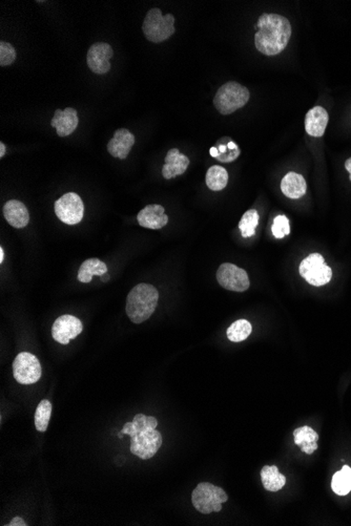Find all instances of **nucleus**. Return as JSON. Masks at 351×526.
Wrapping results in <instances>:
<instances>
[{
	"label": "nucleus",
	"mask_w": 351,
	"mask_h": 526,
	"mask_svg": "<svg viewBox=\"0 0 351 526\" xmlns=\"http://www.w3.org/2000/svg\"><path fill=\"white\" fill-rule=\"evenodd\" d=\"M158 420L153 416L137 414L132 422H126L121 433L131 436L132 454L140 459H151L162 446V435L156 430Z\"/></svg>",
	"instance_id": "f03ea898"
},
{
	"label": "nucleus",
	"mask_w": 351,
	"mask_h": 526,
	"mask_svg": "<svg viewBox=\"0 0 351 526\" xmlns=\"http://www.w3.org/2000/svg\"><path fill=\"white\" fill-rule=\"evenodd\" d=\"M252 324L248 320H239L232 322L226 334L230 342L240 343V342L245 341L246 338L252 334Z\"/></svg>",
	"instance_id": "393cba45"
},
{
	"label": "nucleus",
	"mask_w": 351,
	"mask_h": 526,
	"mask_svg": "<svg viewBox=\"0 0 351 526\" xmlns=\"http://www.w3.org/2000/svg\"><path fill=\"white\" fill-rule=\"evenodd\" d=\"M108 272V266L98 259H88L82 263L78 271V280L82 283H90L93 276H102Z\"/></svg>",
	"instance_id": "4be33fe9"
},
{
	"label": "nucleus",
	"mask_w": 351,
	"mask_h": 526,
	"mask_svg": "<svg viewBox=\"0 0 351 526\" xmlns=\"http://www.w3.org/2000/svg\"><path fill=\"white\" fill-rule=\"evenodd\" d=\"M307 185L303 176L300 174H287L281 182V191L289 199H300L306 193Z\"/></svg>",
	"instance_id": "6ab92c4d"
},
{
	"label": "nucleus",
	"mask_w": 351,
	"mask_h": 526,
	"mask_svg": "<svg viewBox=\"0 0 351 526\" xmlns=\"http://www.w3.org/2000/svg\"><path fill=\"white\" fill-rule=\"evenodd\" d=\"M206 185L210 191H220L226 189L228 183V174L222 166L214 165L207 171Z\"/></svg>",
	"instance_id": "5701e85b"
},
{
	"label": "nucleus",
	"mask_w": 351,
	"mask_h": 526,
	"mask_svg": "<svg viewBox=\"0 0 351 526\" xmlns=\"http://www.w3.org/2000/svg\"><path fill=\"white\" fill-rule=\"evenodd\" d=\"M3 260H5V251H3V247H0V263L3 264Z\"/></svg>",
	"instance_id": "f704fd0d"
},
{
	"label": "nucleus",
	"mask_w": 351,
	"mask_h": 526,
	"mask_svg": "<svg viewBox=\"0 0 351 526\" xmlns=\"http://www.w3.org/2000/svg\"><path fill=\"white\" fill-rule=\"evenodd\" d=\"M345 168H346L347 171H348L349 175H350L351 180V158H349V159L345 162Z\"/></svg>",
	"instance_id": "72a5a7b5"
},
{
	"label": "nucleus",
	"mask_w": 351,
	"mask_h": 526,
	"mask_svg": "<svg viewBox=\"0 0 351 526\" xmlns=\"http://www.w3.org/2000/svg\"><path fill=\"white\" fill-rule=\"evenodd\" d=\"M228 500L226 490L208 482L199 483L191 494L193 505L197 511L204 515L219 513L222 510V504Z\"/></svg>",
	"instance_id": "20e7f679"
},
{
	"label": "nucleus",
	"mask_w": 351,
	"mask_h": 526,
	"mask_svg": "<svg viewBox=\"0 0 351 526\" xmlns=\"http://www.w3.org/2000/svg\"><path fill=\"white\" fill-rule=\"evenodd\" d=\"M123 435L124 434H122V433L120 432L119 434H118V437H119V438H122V437H123Z\"/></svg>",
	"instance_id": "c9c22d12"
},
{
	"label": "nucleus",
	"mask_w": 351,
	"mask_h": 526,
	"mask_svg": "<svg viewBox=\"0 0 351 526\" xmlns=\"http://www.w3.org/2000/svg\"><path fill=\"white\" fill-rule=\"evenodd\" d=\"M52 415V403L47 399L40 401L35 413V427L38 432H45Z\"/></svg>",
	"instance_id": "bb28decb"
},
{
	"label": "nucleus",
	"mask_w": 351,
	"mask_h": 526,
	"mask_svg": "<svg viewBox=\"0 0 351 526\" xmlns=\"http://www.w3.org/2000/svg\"><path fill=\"white\" fill-rule=\"evenodd\" d=\"M5 150H7V146L1 142V143H0V158L5 157Z\"/></svg>",
	"instance_id": "2f4dec72"
},
{
	"label": "nucleus",
	"mask_w": 351,
	"mask_h": 526,
	"mask_svg": "<svg viewBox=\"0 0 351 526\" xmlns=\"http://www.w3.org/2000/svg\"><path fill=\"white\" fill-rule=\"evenodd\" d=\"M271 231H273V235L277 239H283L286 235H289L291 233V226H289V221L287 217H285V215H278L274 219Z\"/></svg>",
	"instance_id": "cd10ccee"
},
{
	"label": "nucleus",
	"mask_w": 351,
	"mask_h": 526,
	"mask_svg": "<svg viewBox=\"0 0 351 526\" xmlns=\"http://www.w3.org/2000/svg\"><path fill=\"white\" fill-rule=\"evenodd\" d=\"M331 488L333 492L339 496H345L351 490V468L343 466L342 470L333 475Z\"/></svg>",
	"instance_id": "b1692460"
},
{
	"label": "nucleus",
	"mask_w": 351,
	"mask_h": 526,
	"mask_svg": "<svg viewBox=\"0 0 351 526\" xmlns=\"http://www.w3.org/2000/svg\"><path fill=\"white\" fill-rule=\"evenodd\" d=\"M295 444L301 448V451L305 454L311 455L317 450V440L319 435L308 426L301 427L295 429L293 432Z\"/></svg>",
	"instance_id": "aec40b11"
},
{
	"label": "nucleus",
	"mask_w": 351,
	"mask_h": 526,
	"mask_svg": "<svg viewBox=\"0 0 351 526\" xmlns=\"http://www.w3.org/2000/svg\"><path fill=\"white\" fill-rule=\"evenodd\" d=\"M84 330L82 320L76 316H60L55 320L52 327V336L57 343L61 345H68L71 339L76 338Z\"/></svg>",
	"instance_id": "9b49d317"
},
{
	"label": "nucleus",
	"mask_w": 351,
	"mask_h": 526,
	"mask_svg": "<svg viewBox=\"0 0 351 526\" xmlns=\"http://www.w3.org/2000/svg\"><path fill=\"white\" fill-rule=\"evenodd\" d=\"M142 31L151 43H162L175 34V17L171 14L162 16L161 10L157 8L149 10L142 25Z\"/></svg>",
	"instance_id": "423d86ee"
},
{
	"label": "nucleus",
	"mask_w": 351,
	"mask_h": 526,
	"mask_svg": "<svg viewBox=\"0 0 351 526\" xmlns=\"http://www.w3.org/2000/svg\"><path fill=\"white\" fill-rule=\"evenodd\" d=\"M79 119L75 108H68L66 110H57L53 117L51 125L55 128L59 137H66L75 132L78 126Z\"/></svg>",
	"instance_id": "2eb2a0df"
},
{
	"label": "nucleus",
	"mask_w": 351,
	"mask_h": 526,
	"mask_svg": "<svg viewBox=\"0 0 351 526\" xmlns=\"http://www.w3.org/2000/svg\"><path fill=\"white\" fill-rule=\"evenodd\" d=\"M210 156H212L213 158H216L217 159V157H218L219 155L218 148H217L216 146H214V147L210 148Z\"/></svg>",
	"instance_id": "473e14b6"
},
{
	"label": "nucleus",
	"mask_w": 351,
	"mask_h": 526,
	"mask_svg": "<svg viewBox=\"0 0 351 526\" xmlns=\"http://www.w3.org/2000/svg\"><path fill=\"white\" fill-rule=\"evenodd\" d=\"M10 526H25V522L21 517H15L9 524Z\"/></svg>",
	"instance_id": "7c9ffc66"
},
{
	"label": "nucleus",
	"mask_w": 351,
	"mask_h": 526,
	"mask_svg": "<svg viewBox=\"0 0 351 526\" xmlns=\"http://www.w3.org/2000/svg\"><path fill=\"white\" fill-rule=\"evenodd\" d=\"M254 45L266 56H275L283 52L291 36L289 19L278 14H263L257 23Z\"/></svg>",
	"instance_id": "f257e3e1"
},
{
	"label": "nucleus",
	"mask_w": 351,
	"mask_h": 526,
	"mask_svg": "<svg viewBox=\"0 0 351 526\" xmlns=\"http://www.w3.org/2000/svg\"><path fill=\"white\" fill-rule=\"evenodd\" d=\"M159 300V292L153 285L139 284L134 287L126 300V314L134 324L149 320Z\"/></svg>",
	"instance_id": "7ed1b4c3"
},
{
	"label": "nucleus",
	"mask_w": 351,
	"mask_h": 526,
	"mask_svg": "<svg viewBox=\"0 0 351 526\" xmlns=\"http://www.w3.org/2000/svg\"><path fill=\"white\" fill-rule=\"evenodd\" d=\"M189 165V159L186 156L180 154L177 148H173L167 152L165 157V164L162 168L163 178L167 180L173 179L183 175Z\"/></svg>",
	"instance_id": "a211bd4d"
},
{
	"label": "nucleus",
	"mask_w": 351,
	"mask_h": 526,
	"mask_svg": "<svg viewBox=\"0 0 351 526\" xmlns=\"http://www.w3.org/2000/svg\"><path fill=\"white\" fill-rule=\"evenodd\" d=\"M3 217L14 228H25L29 222L27 207L19 200H10L3 206Z\"/></svg>",
	"instance_id": "dca6fc26"
},
{
	"label": "nucleus",
	"mask_w": 351,
	"mask_h": 526,
	"mask_svg": "<svg viewBox=\"0 0 351 526\" xmlns=\"http://www.w3.org/2000/svg\"><path fill=\"white\" fill-rule=\"evenodd\" d=\"M135 144V136L126 128L116 130L113 139L108 144V150L114 158L124 160Z\"/></svg>",
	"instance_id": "4468645a"
},
{
	"label": "nucleus",
	"mask_w": 351,
	"mask_h": 526,
	"mask_svg": "<svg viewBox=\"0 0 351 526\" xmlns=\"http://www.w3.org/2000/svg\"><path fill=\"white\" fill-rule=\"evenodd\" d=\"M217 280L224 289L234 292L246 291L250 286L247 272L230 263H224L219 267Z\"/></svg>",
	"instance_id": "9d476101"
},
{
	"label": "nucleus",
	"mask_w": 351,
	"mask_h": 526,
	"mask_svg": "<svg viewBox=\"0 0 351 526\" xmlns=\"http://www.w3.org/2000/svg\"><path fill=\"white\" fill-rule=\"evenodd\" d=\"M250 91L234 81L223 84L214 98V106L222 115H230L243 108L250 100Z\"/></svg>",
	"instance_id": "39448f33"
},
{
	"label": "nucleus",
	"mask_w": 351,
	"mask_h": 526,
	"mask_svg": "<svg viewBox=\"0 0 351 526\" xmlns=\"http://www.w3.org/2000/svg\"><path fill=\"white\" fill-rule=\"evenodd\" d=\"M259 213L256 209H250L246 211L239 222V229L241 231L242 237H254L256 235V228L259 224Z\"/></svg>",
	"instance_id": "a878e982"
},
{
	"label": "nucleus",
	"mask_w": 351,
	"mask_h": 526,
	"mask_svg": "<svg viewBox=\"0 0 351 526\" xmlns=\"http://www.w3.org/2000/svg\"><path fill=\"white\" fill-rule=\"evenodd\" d=\"M261 479L264 488L268 492H278L285 486L286 478L276 466H265L261 470Z\"/></svg>",
	"instance_id": "412c9836"
},
{
	"label": "nucleus",
	"mask_w": 351,
	"mask_h": 526,
	"mask_svg": "<svg viewBox=\"0 0 351 526\" xmlns=\"http://www.w3.org/2000/svg\"><path fill=\"white\" fill-rule=\"evenodd\" d=\"M328 112L322 106L311 108L305 117V130L311 137H322L328 124Z\"/></svg>",
	"instance_id": "f3484780"
},
{
	"label": "nucleus",
	"mask_w": 351,
	"mask_h": 526,
	"mask_svg": "<svg viewBox=\"0 0 351 526\" xmlns=\"http://www.w3.org/2000/svg\"><path fill=\"white\" fill-rule=\"evenodd\" d=\"M113 49L108 43H94L90 45L86 55L88 67L95 74H106L110 70V59L113 57Z\"/></svg>",
	"instance_id": "f8f14e48"
},
{
	"label": "nucleus",
	"mask_w": 351,
	"mask_h": 526,
	"mask_svg": "<svg viewBox=\"0 0 351 526\" xmlns=\"http://www.w3.org/2000/svg\"><path fill=\"white\" fill-rule=\"evenodd\" d=\"M14 379L21 385H33L41 377V365L36 356L21 352L13 363Z\"/></svg>",
	"instance_id": "6e6552de"
},
{
	"label": "nucleus",
	"mask_w": 351,
	"mask_h": 526,
	"mask_svg": "<svg viewBox=\"0 0 351 526\" xmlns=\"http://www.w3.org/2000/svg\"><path fill=\"white\" fill-rule=\"evenodd\" d=\"M300 274L308 284L315 287L324 286L330 282L332 270L327 266L319 253H313L300 264Z\"/></svg>",
	"instance_id": "0eeeda50"
},
{
	"label": "nucleus",
	"mask_w": 351,
	"mask_h": 526,
	"mask_svg": "<svg viewBox=\"0 0 351 526\" xmlns=\"http://www.w3.org/2000/svg\"><path fill=\"white\" fill-rule=\"evenodd\" d=\"M16 59V51L13 45L1 41L0 43V65L8 67L12 64Z\"/></svg>",
	"instance_id": "c756f323"
},
{
	"label": "nucleus",
	"mask_w": 351,
	"mask_h": 526,
	"mask_svg": "<svg viewBox=\"0 0 351 526\" xmlns=\"http://www.w3.org/2000/svg\"><path fill=\"white\" fill-rule=\"evenodd\" d=\"M55 213L64 224H78L84 219V202L77 193H66L55 202Z\"/></svg>",
	"instance_id": "1a4fd4ad"
},
{
	"label": "nucleus",
	"mask_w": 351,
	"mask_h": 526,
	"mask_svg": "<svg viewBox=\"0 0 351 526\" xmlns=\"http://www.w3.org/2000/svg\"><path fill=\"white\" fill-rule=\"evenodd\" d=\"M230 140H228V141H230ZM217 148H218L219 152L217 160L223 162V163H230V162L234 161V160L238 159L239 156L241 154L240 148L238 147L234 150H228V144H223L221 140L218 142V147Z\"/></svg>",
	"instance_id": "c85d7f7f"
},
{
	"label": "nucleus",
	"mask_w": 351,
	"mask_h": 526,
	"mask_svg": "<svg viewBox=\"0 0 351 526\" xmlns=\"http://www.w3.org/2000/svg\"><path fill=\"white\" fill-rule=\"evenodd\" d=\"M138 223L140 226L145 228L158 229L163 228L169 223V217L165 213V209L161 205H147L142 209L137 215Z\"/></svg>",
	"instance_id": "ddd939ff"
}]
</instances>
